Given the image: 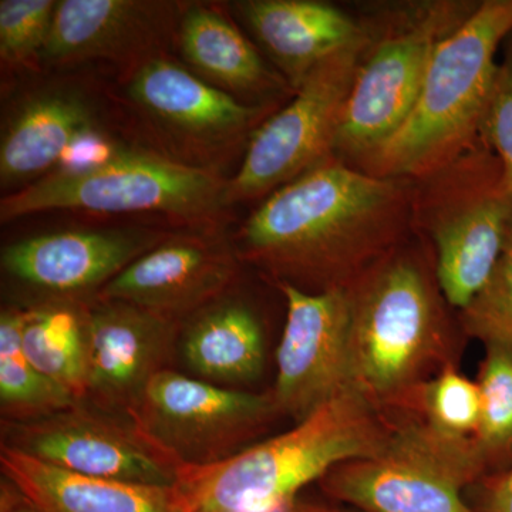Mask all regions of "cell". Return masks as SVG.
<instances>
[{"mask_svg": "<svg viewBox=\"0 0 512 512\" xmlns=\"http://www.w3.org/2000/svg\"><path fill=\"white\" fill-rule=\"evenodd\" d=\"M414 181L333 156L272 192L239 229L237 255L276 285L349 288L413 228Z\"/></svg>", "mask_w": 512, "mask_h": 512, "instance_id": "6da1fadb", "label": "cell"}, {"mask_svg": "<svg viewBox=\"0 0 512 512\" xmlns=\"http://www.w3.org/2000/svg\"><path fill=\"white\" fill-rule=\"evenodd\" d=\"M353 380L380 410L396 409L444 367L451 328L434 265L409 239L349 286Z\"/></svg>", "mask_w": 512, "mask_h": 512, "instance_id": "7a4b0ae2", "label": "cell"}, {"mask_svg": "<svg viewBox=\"0 0 512 512\" xmlns=\"http://www.w3.org/2000/svg\"><path fill=\"white\" fill-rule=\"evenodd\" d=\"M390 430L392 417L349 390L217 466L183 468L178 485L191 512H274L339 464L373 456Z\"/></svg>", "mask_w": 512, "mask_h": 512, "instance_id": "3957f363", "label": "cell"}, {"mask_svg": "<svg viewBox=\"0 0 512 512\" xmlns=\"http://www.w3.org/2000/svg\"><path fill=\"white\" fill-rule=\"evenodd\" d=\"M512 35V0H485L437 47L403 126L356 168L383 178L420 180L481 138L500 63Z\"/></svg>", "mask_w": 512, "mask_h": 512, "instance_id": "277c9868", "label": "cell"}, {"mask_svg": "<svg viewBox=\"0 0 512 512\" xmlns=\"http://www.w3.org/2000/svg\"><path fill=\"white\" fill-rule=\"evenodd\" d=\"M511 225L512 200L501 184L500 163L481 138L414 181L413 228L429 232L440 291L460 312L493 275Z\"/></svg>", "mask_w": 512, "mask_h": 512, "instance_id": "5b68a950", "label": "cell"}, {"mask_svg": "<svg viewBox=\"0 0 512 512\" xmlns=\"http://www.w3.org/2000/svg\"><path fill=\"white\" fill-rule=\"evenodd\" d=\"M477 5L451 0L414 3L394 9L383 23H369L372 39L343 111L336 157L357 167L403 126L437 47Z\"/></svg>", "mask_w": 512, "mask_h": 512, "instance_id": "8992f818", "label": "cell"}, {"mask_svg": "<svg viewBox=\"0 0 512 512\" xmlns=\"http://www.w3.org/2000/svg\"><path fill=\"white\" fill-rule=\"evenodd\" d=\"M227 185L210 168L144 151L123 150L94 170L50 173L0 201L3 224L47 211L93 214L154 212L190 222H211L227 207Z\"/></svg>", "mask_w": 512, "mask_h": 512, "instance_id": "52a82bcc", "label": "cell"}, {"mask_svg": "<svg viewBox=\"0 0 512 512\" xmlns=\"http://www.w3.org/2000/svg\"><path fill=\"white\" fill-rule=\"evenodd\" d=\"M403 414L377 453L319 481L325 494L359 512H477L463 495L485 471L474 441L447 439Z\"/></svg>", "mask_w": 512, "mask_h": 512, "instance_id": "ba28073f", "label": "cell"}, {"mask_svg": "<svg viewBox=\"0 0 512 512\" xmlns=\"http://www.w3.org/2000/svg\"><path fill=\"white\" fill-rule=\"evenodd\" d=\"M278 416L272 392H244L165 369L150 380L127 417L183 470L237 456L258 443Z\"/></svg>", "mask_w": 512, "mask_h": 512, "instance_id": "9c48e42d", "label": "cell"}, {"mask_svg": "<svg viewBox=\"0 0 512 512\" xmlns=\"http://www.w3.org/2000/svg\"><path fill=\"white\" fill-rule=\"evenodd\" d=\"M320 62L291 103L249 137L244 163L227 185V205L271 195L335 156L340 121L372 32Z\"/></svg>", "mask_w": 512, "mask_h": 512, "instance_id": "30bf717a", "label": "cell"}, {"mask_svg": "<svg viewBox=\"0 0 512 512\" xmlns=\"http://www.w3.org/2000/svg\"><path fill=\"white\" fill-rule=\"evenodd\" d=\"M2 446L82 476L173 487L181 468L151 446L126 416L79 402L29 421L2 420Z\"/></svg>", "mask_w": 512, "mask_h": 512, "instance_id": "8fae6325", "label": "cell"}, {"mask_svg": "<svg viewBox=\"0 0 512 512\" xmlns=\"http://www.w3.org/2000/svg\"><path fill=\"white\" fill-rule=\"evenodd\" d=\"M286 320L276 350L274 396L279 414L299 423L340 394L353 380L352 303L348 288L305 292L288 284ZM357 390V389H356Z\"/></svg>", "mask_w": 512, "mask_h": 512, "instance_id": "7c38bea8", "label": "cell"}, {"mask_svg": "<svg viewBox=\"0 0 512 512\" xmlns=\"http://www.w3.org/2000/svg\"><path fill=\"white\" fill-rule=\"evenodd\" d=\"M238 255L212 234L168 235L131 262L94 299L120 301L184 323L227 296Z\"/></svg>", "mask_w": 512, "mask_h": 512, "instance_id": "4fadbf2b", "label": "cell"}, {"mask_svg": "<svg viewBox=\"0 0 512 512\" xmlns=\"http://www.w3.org/2000/svg\"><path fill=\"white\" fill-rule=\"evenodd\" d=\"M170 234L153 229L63 231L13 242L2 269L40 299L93 301L131 262Z\"/></svg>", "mask_w": 512, "mask_h": 512, "instance_id": "5bb4252c", "label": "cell"}, {"mask_svg": "<svg viewBox=\"0 0 512 512\" xmlns=\"http://www.w3.org/2000/svg\"><path fill=\"white\" fill-rule=\"evenodd\" d=\"M181 329L130 303L93 299L84 402L127 417L150 380L170 369Z\"/></svg>", "mask_w": 512, "mask_h": 512, "instance_id": "9a60e30c", "label": "cell"}, {"mask_svg": "<svg viewBox=\"0 0 512 512\" xmlns=\"http://www.w3.org/2000/svg\"><path fill=\"white\" fill-rule=\"evenodd\" d=\"M184 9L180 3L153 0H60L40 63L67 66L104 59L136 69L160 56Z\"/></svg>", "mask_w": 512, "mask_h": 512, "instance_id": "2e32d148", "label": "cell"}, {"mask_svg": "<svg viewBox=\"0 0 512 512\" xmlns=\"http://www.w3.org/2000/svg\"><path fill=\"white\" fill-rule=\"evenodd\" d=\"M127 94L158 127L201 148L235 143L261 126L268 109L238 100L163 56L133 69Z\"/></svg>", "mask_w": 512, "mask_h": 512, "instance_id": "e0dca14e", "label": "cell"}, {"mask_svg": "<svg viewBox=\"0 0 512 512\" xmlns=\"http://www.w3.org/2000/svg\"><path fill=\"white\" fill-rule=\"evenodd\" d=\"M232 6L293 92L320 62L369 29L338 6L318 0H242Z\"/></svg>", "mask_w": 512, "mask_h": 512, "instance_id": "ac0fdd59", "label": "cell"}, {"mask_svg": "<svg viewBox=\"0 0 512 512\" xmlns=\"http://www.w3.org/2000/svg\"><path fill=\"white\" fill-rule=\"evenodd\" d=\"M0 467L36 512H191L180 485L82 476L2 446Z\"/></svg>", "mask_w": 512, "mask_h": 512, "instance_id": "d6986e66", "label": "cell"}, {"mask_svg": "<svg viewBox=\"0 0 512 512\" xmlns=\"http://www.w3.org/2000/svg\"><path fill=\"white\" fill-rule=\"evenodd\" d=\"M96 126L92 104L72 87H46L9 114L0 140V183L22 190L55 170L64 151Z\"/></svg>", "mask_w": 512, "mask_h": 512, "instance_id": "ffe728a7", "label": "cell"}, {"mask_svg": "<svg viewBox=\"0 0 512 512\" xmlns=\"http://www.w3.org/2000/svg\"><path fill=\"white\" fill-rule=\"evenodd\" d=\"M178 42L185 62L202 80L251 106L266 97L293 90L271 69L256 47L220 10L185 6L178 23Z\"/></svg>", "mask_w": 512, "mask_h": 512, "instance_id": "44dd1931", "label": "cell"}, {"mask_svg": "<svg viewBox=\"0 0 512 512\" xmlns=\"http://www.w3.org/2000/svg\"><path fill=\"white\" fill-rule=\"evenodd\" d=\"M180 346L185 365L205 382L229 387L252 382L264 372L261 323L248 305L228 296L185 320Z\"/></svg>", "mask_w": 512, "mask_h": 512, "instance_id": "7402d4cb", "label": "cell"}, {"mask_svg": "<svg viewBox=\"0 0 512 512\" xmlns=\"http://www.w3.org/2000/svg\"><path fill=\"white\" fill-rule=\"evenodd\" d=\"M90 303L80 299H39L23 309L22 348L42 375L86 397Z\"/></svg>", "mask_w": 512, "mask_h": 512, "instance_id": "603a6c76", "label": "cell"}, {"mask_svg": "<svg viewBox=\"0 0 512 512\" xmlns=\"http://www.w3.org/2000/svg\"><path fill=\"white\" fill-rule=\"evenodd\" d=\"M23 309L0 315V409L2 420L42 419L79 403L72 393L42 375L22 348Z\"/></svg>", "mask_w": 512, "mask_h": 512, "instance_id": "cb8c5ba5", "label": "cell"}, {"mask_svg": "<svg viewBox=\"0 0 512 512\" xmlns=\"http://www.w3.org/2000/svg\"><path fill=\"white\" fill-rule=\"evenodd\" d=\"M396 409L413 414L447 439L474 441L481 419L480 387L450 365L420 384Z\"/></svg>", "mask_w": 512, "mask_h": 512, "instance_id": "d4e9b609", "label": "cell"}, {"mask_svg": "<svg viewBox=\"0 0 512 512\" xmlns=\"http://www.w3.org/2000/svg\"><path fill=\"white\" fill-rule=\"evenodd\" d=\"M478 387L481 419L474 444L485 468L512 453V352L485 346Z\"/></svg>", "mask_w": 512, "mask_h": 512, "instance_id": "484cf974", "label": "cell"}, {"mask_svg": "<svg viewBox=\"0 0 512 512\" xmlns=\"http://www.w3.org/2000/svg\"><path fill=\"white\" fill-rule=\"evenodd\" d=\"M468 335L485 346L512 352V225L493 275L474 301L461 311Z\"/></svg>", "mask_w": 512, "mask_h": 512, "instance_id": "4316f807", "label": "cell"}, {"mask_svg": "<svg viewBox=\"0 0 512 512\" xmlns=\"http://www.w3.org/2000/svg\"><path fill=\"white\" fill-rule=\"evenodd\" d=\"M55 0H2L0 2V57L12 66L40 63L50 32Z\"/></svg>", "mask_w": 512, "mask_h": 512, "instance_id": "83f0119b", "label": "cell"}, {"mask_svg": "<svg viewBox=\"0 0 512 512\" xmlns=\"http://www.w3.org/2000/svg\"><path fill=\"white\" fill-rule=\"evenodd\" d=\"M508 40L510 43L500 63L493 99L481 127V140L497 157L501 184L512 200V35Z\"/></svg>", "mask_w": 512, "mask_h": 512, "instance_id": "f1b7e54d", "label": "cell"}, {"mask_svg": "<svg viewBox=\"0 0 512 512\" xmlns=\"http://www.w3.org/2000/svg\"><path fill=\"white\" fill-rule=\"evenodd\" d=\"M104 131L94 126L80 134L70 144L52 173L79 174L110 163L121 153Z\"/></svg>", "mask_w": 512, "mask_h": 512, "instance_id": "f546056e", "label": "cell"}, {"mask_svg": "<svg viewBox=\"0 0 512 512\" xmlns=\"http://www.w3.org/2000/svg\"><path fill=\"white\" fill-rule=\"evenodd\" d=\"M478 507L477 512H512V467L484 483Z\"/></svg>", "mask_w": 512, "mask_h": 512, "instance_id": "4dcf8cb0", "label": "cell"}, {"mask_svg": "<svg viewBox=\"0 0 512 512\" xmlns=\"http://www.w3.org/2000/svg\"><path fill=\"white\" fill-rule=\"evenodd\" d=\"M0 512H36L32 504L5 477L0 487Z\"/></svg>", "mask_w": 512, "mask_h": 512, "instance_id": "1f68e13d", "label": "cell"}, {"mask_svg": "<svg viewBox=\"0 0 512 512\" xmlns=\"http://www.w3.org/2000/svg\"><path fill=\"white\" fill-rule=\"evenodd\" d=\"M274 512H359L350 507H338V505L311 503V501H301L299 498L291 501Z\"/></svg>", "mask_w": 512, "mask_h": 512, "instance_id": "d6a6232c", "label": "cell"}]
</instances>
